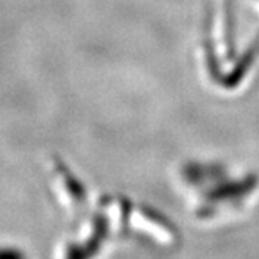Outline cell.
<instances>
[{
  "mask_svg": "<svg viewBox=\"0 0 259 259\" xmlns=\"http://www.w3.org/2000/svg\"><path fill=\"white\" fill-rule=\"evenodd\" d=\"M0 259H27V257L19 248L4 247V248H0Z\"/></svg>",
  "mask_w": 259,
  "mask_h": 259,
  "instance_id": "obj_1",
  "label": "cell"
}]
</instances>
